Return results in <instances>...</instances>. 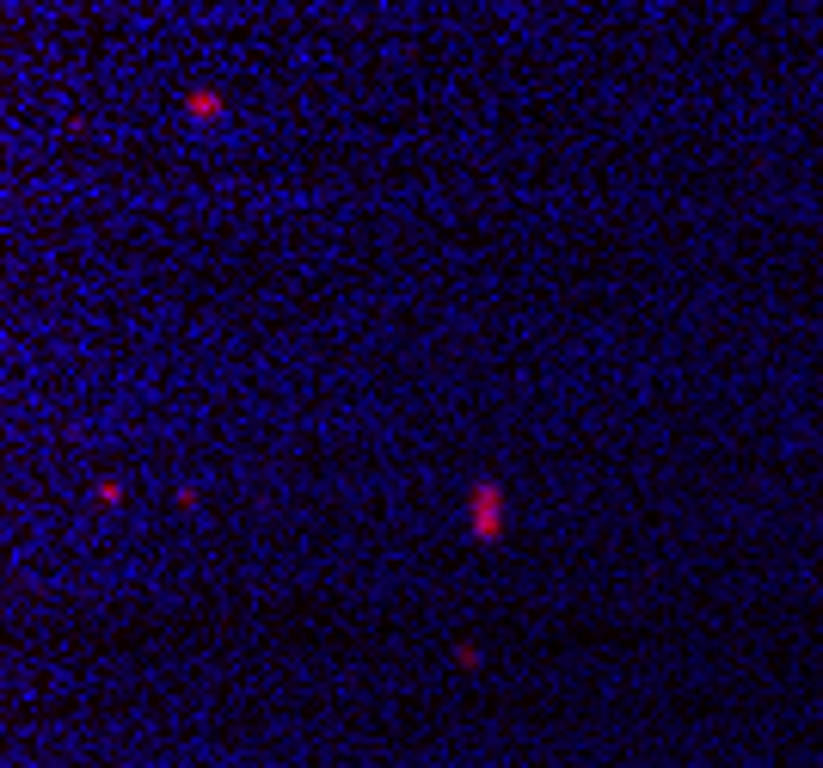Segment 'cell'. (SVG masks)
Listing matches in <instances>:
<instances>
[{"label":"cell","mask_w":823,"mask_h":768,"mask_svg":"<svg viewBox=\"0 0 823 768\" xmlns=\"http://www.w3.org/2000/svg\"><path fill=\"white\" fill-rule=\"evenodd\" d=\"M474 529L498 535V492H492V486H485V492H474Z\"/></svg>","instance_id":"cell-1"}]
</instances>
